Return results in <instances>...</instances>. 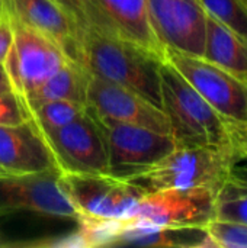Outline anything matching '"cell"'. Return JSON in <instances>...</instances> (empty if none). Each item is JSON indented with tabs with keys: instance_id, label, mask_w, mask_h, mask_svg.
I'll return each mask as SVG.
<instances>
[{
	"instance_id": "603a6c76",
	"label": "cell",
	"mask_w": 247,
	"mask_h": 248,
	"mask_svg": "<svg viewBox=\"0 0 247 248\" xmlns=\"http://www.w3.org/2000/svg\"><path fill=\"white\" fill-rule=\"evenodd\" d=\"M28 122L22 99L15 92L0 94V125H19Z\"/></svg>"
},
{
	"instance_id": "52a82bcc",
	"label": "cell",
	"mask_w": 247,
	"mask_h": 248,
	"mask_svg": "<svg viewBox=\"0 0 247 248\" xmlns=\"http://www.w3.org/2000/svg\"><path fill=\"white\" fill-rule=\"evenodd\" d=\"M12 25L13 39L3 65L12 90L19 96H26L60 70L70 58L47 36L15 19H12Z\"/></svg>"
},
{
	"instance_id": "d6986e66",
	"label": "cell",
	"mask_w": 247,
	"mask_h": 248,
	"mask_svg": "<svg viewBox=\"0 0 247 248\" xmlns=\"http://www.w3.org/2000/svg\"><path fill=\"white\" fill-rule=\"evenodd\" d=\"M28 113V121L39 134L64 126L84 112L86 105L73 100H44L35 103L23 102Z\"/></svg>"
},
{
	"instance_id": "8992f818",
	"label": "cell",
	"mask_w": 247,
	"mask_h": 248,
	"mask_svg": "<svg viewBox=\"0 0 247 248\" xmlns=\"http://www.w3.org/2000/svg\"><path fill=\"white\" fill-rule=\"evenodd\" d=\"M41 137L51 151L60 173L108 174L105 137L87 108L71 122L41 134Z\"/></svg>"
},
{
	"instance_id": "ba28073f",
	"label": "cell",
	"mask_w": 247,
	"mask_h": 248,
	"mask_svg": "<svg viewBox=\"0 0 247 248\" xmlns=\"http://www.w3.org/2000/svg\"><path fill=\"white\" fill-rule=\"evenodd\" d=\"M61 173L0 176V211L31 212L58 219H73L79 211L73 205L60 179Z\"/></svg>"
},
{
	"instance_id": "5bb4252c",
	"label": "cell",
	"mask_w": 247,
	"mask_h": 248,
	"mask_svg": "<svg viewBox=\"0 0 247 248\" xmlns=\"http://www.w3.org/2000/svg\"><path fill=\"white\" fill-rule=\"evenodd\" d=\"M4 9L12 19L47 36L77 61L82 29L54 0H4Z\"/></svg>"
},
{
	"instance_id": "9a60e30c",
	"label": "cell",
	"mask_w": 247,
	"mask_h": 248,
	"mask_svg": "<svg viewBox=\"0 0 247 248\" xmlns=\"http://www.w3.org/2000/svg\"><path fill=\"white\" fill-rule=\"evenodd\" d=\"M0 169L15 176L60 173L44 138L29 121L0 125Z\"/></svg>"
},
{
	"instance_id": "d4e9b609",
	"label": "cell",
	"mask_w": 247,
	"mask_h": 248,
	"mask_svg": "<svg viewBox=\"0 0 247 248\" xmlns=\"http://www.w3.org/2000/svg\"><path fill=\"white\" fill-rule=\"evenodd\" d=\"M230 140L239 157V161L247 160V124L230 122Z\"/></svg>"
},
{
	"instance_id": "cb8c5ba5",
	"label": "cell",
	"mask_w": 247,
	"mask_h": 248,
	"mask_svg": "<svg viewBox=\"0 0 247 248\" xmlns=\"http://www.w3.org/2000/svg\"><path fill=\"white\" fill-rule=\"evenodd\" d=\"M13 39V25L9 12L4 9L0 13V64L6 60Z\"/></svg>"
},
{
	"instance_id": "484cf974",
	"label": "cell",
	"mask_w": 247,
	"mask_h": 248,
	"mask_svg": "<svg viewBox=\"0 0 247 248\" xmlns=\"http://www.w3.org/2000/svg\"><path fill=\"white\" fill-rule=\"evenodd\" d=\"M54 1L76 20L80 29H84L87 26L84 9H83V0H54Z\"/></svg>"
},
{
	"instance_id": "4fadbf2b",
	"label": "cell",
	"mask_w": 247,
	"mask_h": 248,
	"mask_svg": "<svg viewBox=\"0 0 247 248\" xmlns=\"http://www.w3.org/2000/svg\"><path fill=\"white\" fill-rule=\"evenodd\" d=\"M148 17L165 49L202 57L207 13L198 0H147Z\"/></svg>"
},
{
	"instance_id": "4dcf8cb0",
	"label": "cell",
	"mask_w": 247,
	"mask_h": 248,
	"mask_svg": "<svg viewBox=\"0 0 247 248\" xmlns=\"http://www.w3.org/2000/svg\"><path fill=\"white\" fill-rule=\"evenodd\" d=\"M3 174H9V173H6V171H4L3 169H0V176H3Z\"/></svg>"
},
{
	"instance_id": "4316f807",
	"label": "cell",
	"mask_w": 247,
	"mask_h": 248,
	"mask_svg": "<svg viewBox=\"0 0 247 248\" xmlns=\"http://www.w3.org/2000/svg\"><path fill=\"white\" fill-rule=\"evenodd\" d=\"M226 186H229L234 190L247 192V160L239 161L233 167V170L230 173V179Z\"/></svg>"
},
{
	"instance_id": "277c9868",
	"label": "cell",
	"mask_w": 247,
	"mask_h": 248,
	"mask_svg": "<svg viewBox=\"0 0 247 248\" xmlns=\"http://www.w3.org/2000/svg\"><path fill=\"white\" fill-rule=\"evenodd\" d=\"M165 60L229 122L247 124V81L205 60L165 49Z\"/></svg>"
},
{
	"instance_id": "e0dca14e",
	"label": "cell",
	"mask_w": 247,
	"mask_h": 248,
	"mask_svg": "<svg viewBox=\"0 0 247 248\" xmlns=\"http://www.w3.org/2000/svg\"><path fill=\"white\" fill-rule=\"evenodd\" d=\"M202 57L247 81V39L208 15Z\"/></svg>"
},
{
	"instance_id": "9c48e42d",
	"label": "cell",
	"mask_w": 247,
	"mask_h": 248,
	"mask_svg": "<svg viewBox=\"0 0 247 248\" xmlns=\"http://www.w3.org/2000/svg\"><path fill=\"white\" fill-rule=\"evenodd\" d=\"M218 195L210 189H166L143 195L131 215L157 227H205L215 218Z\"/></svg>"
},
{
	"instance_id": "ffe728a7",
	"label": "cell",
	"mask_w": 247,
	"mask_h": 248,
	"mask_svg": "<svg viewBox=\"0 0 247 248\" xmlns=\"http://www.w3.org/2000/svg\"><path fill=\"white\" fill-rule=\"evenodd\" d=\"M205 13L247 39V4L243 0H198Z\"/></svg>"
},
{
	"instance_id": "30bf717a",
	"label": "cell",
	"mask_w": 247,
	"mask_h": 248,
	"mask_svg": "<svg viewBox=\"0 0 247 248\" xmlns=\"http://www.w3.org/2000/svg\"><path fill=\"white\" fill-rule=\"evenodd\" d=\"M60 179L79 215L128 219L143 196L132 185L106 173H61Z\"/></svg>"
},
{
	"instance_id": "f546056e",
	"label": "cell",
	"mask_w": 247,
	"mask_h": 248,
	"mask_svg": "<svg viewBox=\"0 0 247 248\" xmlns=\"http://www.w3.org/2000/svg\"><path fill=\"white\" fill-rule=\"evenodd\" d=\"M4 10V0H0V13Z\"/></svg>"
},
{
	"instance_id": "6da1fadb",
	"label": "cell",
	"mask_w": 247,
	"mask_h": 248,
	"mask_svg": "<svg viewBox=\"0 0 247 248\" xmlns=\"http://www.w3.org/2000/svg\"><path fill=\"white\" fill-rule=\"evenodd\" d=\"M150 51L86 26L80 31L79 58L92 76L132 90L162 109L160 64Z\"/></svg>"
},
{
	"instance_id": "8fae6325",
	"label": "cell",
	"mask_w": 247,
	"mask_h": 248,
	"mask_svg": "<svg viewBox=\"0 0 247 248\" xmlns=\"http://www.w3.org/2000/svg\"><path fill=\"white\" fill-rule=\"evenodd\" d=\"M86 22L100 33L135 44L165 60L150 23L147 0H83Z\"/></svg>"
},
{
	"instance_id": "3957f363",
	"label": "cell",
	"mask_w": 247,
	"mask_h": 248,
	"mask_svg": "<svg viewBox=\"0 0 247 248\" xmlns=\"http://www.w3.org/2000/svg\"><path fill=\"white\" fill-rule=\"evenodd\" d=\"M162 109L178 145H215L231 141L223 118L166 60L160 64Z\"/></svg>"
},
{
	"instance_id": "44dd1931",
	"label": "cell",
	"mask_w": 247,
	"mask_h": 248,
	"mask_svg": "<svg viewBox=\"0 0 247 248\" xmlns=\"http://www.w3.org/2000/svg\"><path fill=\"white\" fill-rule=\"evenodd\" d=\"M214 219L247 224V192L224 186L217 198Z\"/></svg>"
},
{
	"instance_id": "7c38bea8",
	"label": "cell",
	"mask_w": 247,
	"mask_h": 248,
	"mask_svg": "<svg viewBox=\"0 0 247 248\" xmlns=\"http://www.w3.org/2000/svg\"><path fill=\"white\" fill-rule=\"evenodd\" d=\"M86 108L103 121L131 124L170 134V125L163 109L132 90L92 74L87 83Z\"/></svg>"
},
{
	"instance_id": "2e32d148",
	"label": "cell",
	"mask_w": 247,
	"mask_h": 248,
	"mask_svg": "<svg viewBox=\"0 0 247 248\" xmlns=\"http://www.w3.org/2000/svg\"><path fill=\"white\" fill-rule=\"evenodd\" d=\"M114 246L163 248H217L205 227H157L135 218L125 225Z\"/></svg>"
},
{
	"instance_id": "83f0119b",
	"label": "cell",
	"mask_w": 247,
	"mask_h": 248,
	"mask_svg": "<svg viewBox=\"0 0 247 248\" xmlns=\"http://www.w3.org/2000/svg\"><path fill=\"white\" fill-rule=\"evenodd\" d=\"M12 212H6V211H0V248H10V247H19L16 241L13 240H9L7 235L3 232V228H1V224H3V219L10 215Z\"/></svg>"
},
{
	"instance_id": "7a4b0ae2",
	"label": "cell",
	"mask_w": 247,
	"mask_h": 248,
	"mask_svg": "<svg viewBox=\"0 0 247 248\" xmlns=\"http://www.w3.org/2000/svg\"><path fill=\"white\" fill-rule=\"evenodd\" d=\"M239 157L233 142L178 145L147 170L127 179L141 195L166 189L204 187L220 195Z\"/></svg>"
},
{
	"instance_id": "ac0fdd59",
	"label": "cell",
	"mask_w": 247,
	"mask_h": 248,
	"mask_svg": "<svg viewBox=\"0 0 247 248\" xmlns=\"http://www.w3.org/2000/svg\"><path fill=\"white\" fill-rule=\"evenodd\" d=\"M90 73L77 61L68 60L39 87L20 99L26 103L44 100H73L86 105V92Z\"/></svg>"
},
{
	"instance_id": "1f68e13d",
	"label": "cell",
	"mask_w": 247,
	"mask_h": 248,
	"mask_svg": "<svg viewBox=\"0 0 247 248\" xmlns=\"http://www.w3.org/2000/svg\"><path fill=\"white\" fill-rule=\"evenodd\" d=\"M243 1H245V3H246V4H247V0H243Z\"/></svg>"
},
{
	"instance_id": "5b68a950",
	"label": "cell",
	"mask_w": 247,
	"mask_h": 248,
	"mask_svg": "<svg viewBox=\"0 0 247 248\" xmlns=\"http://www.w3.org/2000/svg\"><path fill=\"white\" fill-rule=\"evenodd\" d=\"M95 119L100 125L106 142L108 174L116 179L127 180L147 170L178 147L170 134L131 124L103 121L96 116Z\"/></svg>"
},
{
	"instance_id": "f1b7e54d",
	"label": "cell",
	"mask_w": 247,
	"mask_h": 248,
	"mask_svg": "<svg viewBox=\"0 0 247 248\" xmlns=\"http://www.w3.org/2000/svg\"><path fill=\"white\" fill-rule=\"evenodd\" d=\"M7 92H13V90H12V86L6 73V68L3 64H0V94H4Z\"/></svg>"
},
{
	"instance_id": "7402d4cb",
	"label": "cell",
	"mask_w": 247,
	"mask_h": 248,
	"mask_svg": "<svg viewBox=\"0 0 247 248\" xmlns=\"http://www.w3.org/2000/svg\"><path fill=\"white\" fill-rule=\"evenodd\" d=\"M218 248H247V224L213 219L205 225Z\"/></svg>"
}]
</instances>
